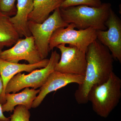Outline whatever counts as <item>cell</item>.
<instances>
[{
    "instance_id": "obj_14",
    "label": "cell",
    "mask_w": 121,
    "mask_h": 121,
    "mask_svg": "<svg viewBox=\"0 0 121 121\" xmlns=\"http://www.w3.org/2000/svg\"><path fill=\"white\" fill-rule=\"evenodd\" d=\"M64 0H33V9L29 15L28 21L41 23L50 14L60 7Z\"/></svg>"
},
{
    "instance_id": "obj_10",
    "label": "cell",
    "mask_w": 121,
    "mask_h": 121,
    "mask_svg": "<svg viewBox=\"0 0 121 121\" xmlns=\"http://www.w3.org/2000/svg\"><path fill=\"white\" fill-rule=\"evenodd\" d=\"M84 78L83 75L65 73L54 71L50 74L44 84L40 87V91L33 103L32 108H37L48 94L68 84L75 83L80 85L83 82Z\"/></svg>"
},
{
    "instance_id": "obj_2",
    "label": "cell",
    "mask_w": 121,
    "mask_h": 121,
    "mask_svg": "<svg viewBox=\"0 0 121 121\" xmlns=\"http://www.w3.org/2000/svg\"><path fill=\"white\" fill-rule=\"evenodd\" d=\"M111 9V4L105 2L99 7L79 5L60 8L59 10L64 22L68 24H73L78 30L92 28L96 30H106L105 23Z\"/></svg>"
},
{
    "instance_id": "obj_5",
    "label": "cell",
    "mask_w": 121,
    "mask_h": 121,
    "mask_svg": "<svg viewBox=\"0 0 121 121\" xmlns=\"http://www.w3.org/2000/svg\"><path fill=\"white\" fill-rule=\"evenodd\" d=\"M68 25L62 18L59 8L56 9L52 14L41 23L28 21L29 29L43 59L47 58L50 52L49 42L54 31Z\"/></svg>"
},
{
    "instance_id": "obj_12",
    "label": "cell",
    "mask_w": 121,
    "mask_h": 121,
    "mask_svg": "<svg viewBox=\"0 0 121 121\" xmlns=\"http://www.w3.org/2000/svg\"><path fill=\"white\" fill-rule=\"evenodd\" d=\"M40 91V89L35 90L26 87L20 93L5 94V102L2 104V111L4 112H12L15 107L19 105L25 106L28 109H30Z\"/></svg>"
},
{
    "instance_id": "obj_15",
    "label": "cell",
    "mask_w": 121,
    "mask_h": 121,
    "mask_svg": "<svg viewBox=\"0 0 121 121\" xmlns=\"http://www.w3.org/2000/svg\"><path fill=\"white\" fill-rule=\"evenodd\" d=\"M10 17L0 15V44L4 47L14 45L20 39V35L10 20Z\"/></svg>"
},
{
    "instance_id": "obj_7",
    "label": "cell",
    "mask_w": 121,
    "mask_h": 121,
    "mask_svg": "<svg viewBox=\"0 0 121 121\" xmlns=\"http://www.w3.org/2000/svg\"><path fill=\"white\" fill-rule=\"evenodd\" d=\"M56 48L60 51L61 56L55 71L84 76L87 64L86 53L72 45L66 47L65 44H60Z\"/></svg>"
},
{
    "instance_id": "obj_9",
    "label": "cell",
    "mask_w": 121,
    "mask_h": 121,
    "mask_svg": "<svg viewBox=\"0 0 121 121\" xmlns=\"http://www.w3.org/2000/svg\"><path fill=\"white\" fill-rule=\"evenodd\" d=\"M19 39L11 48L3 51L0 58L11 62L18 63L21 60L27 61L29 64H34L43 59L35 45L32 36Z\"/></svg>"
},
{
    "instance_id": "obj_18",
    "label": "cell",
    "mask_w": 121,
    "mask_h": 121,
    "mask_svg": "<svg viewBox=\"0 0 121 121\" xmlns=\"http://www.w3.org/2000/svg\"><path fill=\"white\" fill-rule=\"evenodd\" d=\"M16 0H0V11L3 14L10 17L16 14L17 10L15 7Z\"/></svg>"
},
{
    "instance_id": "obj_11",
    "label": "cell",
    "mask_w": 121,
    "mask_h": 121,
    "mask_svg": "<svg viewBox=\"0 0 121 121\" xmlns=\"http://www.w3.org/2000/svg\"><path fill=\"white\" fill-rule=\"evenodd\" d=\"M49 59L45 58L34 64H25L11 62L0 58V75L4 86V90L0 97V104L5 102V90L8 83L18 73L25 71L30 73L35 69L45 67L49 62Z\"/></svg>"
},
{
    "instance_id": "obj_8",
    "label": "cell",
    "mask_w": 121,
    "mask_h": 121,
    "mask_svg": "<svg viewBox=\"0 0 121 121\" xmlns=\"http://www.w3.org/2000/svg\"><path fill=\"white\" fill-rule=\"evenodd\" d=\"M106 30H97V39L109 49L114 59L121 63V21L112 9L105 23Z\"/></svg>"
},
{
    "instance_id": "obj_1",
    "label": "cell",
    "mask_w": 121,
    "mask_h": 121,
    "mask_svg": "<svg viewBox=\"0 0 121 121\" xmlns=\"http://www.w3.org/2000/svg\"><path fill=\"white\" fill-rule=\"evenodd\" d=\"M86 58V67L84 80L74 93L76 101L79 104L87 103L91 88L107 81L113 72L114 59L109 49L97 39L89 45Z\"/></svg>"
},
{
    "instance_id": "obj_17",
    "label": "cell",
    "mask_w": 121,
    "mask_h": 121,
    "mask_svg": "<svg viewBox=\"0 0 121 121\" xmlns=\"http://www.w3.org/2000/svg\"><path fill=\"white\" fill-rule=\"evenodd\" d=\"M102 4L101 0H64L60 8H65L79 5L99 7Z\"/></svg>"
},
{
    "instance_id": "obj_22",
    "label": "cell",
    "mask_w": 121,
    "mask_h": 121,
    "mask_svg": "<svg viewBox=\"0 0 121 121\" xmlns=\"http://www.w3.org/2000/svg\"><path fill=\"white\" fill-rule=\"evenodd\" d=\"M2 13L0 11V15H1V14H2Z\"/></svg>"
},
{
    "instance_id": "obj_19",
    "label": "cell",
    "mask_w": 121,
    "mask_h": 121,
    "mask_svg": "<svg viewBox=\"0 0 121 121\" xmlns=\"http://www.w3.org/2000/svg\"><path fill=\"white\" fill-rule=\"evenodd\" d=\"M2 104H0V121H9L10 120V117H7L4 114V112L2 111Z\"/></svg>"
},
{
    "instance_id": "obj_20",
    "label": "cell",
    "mask_w": 121,
    "mask_h": 121,
    "mask_svg": "<svg viewBox=\"0 0 121 121\" xmlns=\"http://www.w3.org/2000/svg\"><path fill=\"white\" fill-rule=\"evenodd\" d=\"M4 90V86H3V82L1 76L0 75V97L2 95Z\"/></svg>"
},
{
    "instance_id": "obj_21",
    "label": "cell",
    "mask_w": 121,
    "mask_h": 121,
    "mask_svg": "<svg viewBox=\"0 0 121 121\" xmlns=\"http://www.w3.org/2000/svg\"><path fill=\"white\" fill-rule=\"evenodd\" d=\"M4 47V45L0 44V54L2 51V50H3Z\"/></svg>"
},
{
    "instance_id": "obj_13",
    "label": "cell",
    "mask_w": 121,
    "mask_h": 121,
    "mask_svg": "<svg viewBox=\"0 0 121 121\" xmlns=\"http://www.w3.org/2000/svg\"><path fill=\"white\" fill-rule=\"evenodd\" d=\"M16 13L10 17L11 22L19 35L20 37L31 35L28 25L29 15L33 9V0H17Z\"/></svg>"
},
{
    "instance_id": "obj_3",
    "label": "cell",
    "mask_w": 121,
    "mask_h": 121,
    "mask_svg": "<svg viewBox=\"0 0 121 121\" xmlns=\"http://www.w3.org/2000/svg\"><path fill=\"white\" fill-rule=\"evenodd\" d=\"M121 98V79L113 72L105 82L95 85L88 93V101L98 115L106 118L117 106Z\"/></svg>"
},
{
    "instance_id": "obj_16",
    "label": "cell",
    "mask_w": 121,
    "mask_h": 121,
    "mask_svg": "<svg viewBox=\"0 0 121 121\" xmlns=\"http://www.w3.org/2000/svg\"><path fill=\"white\" fill-rule=\"evenodd\" d=\"M31 114L29 110L25 106H17L10 117L9 121H30Z\"/></svg>"
},
{
    "instance_id": "obj_23",
    "label": "cell",
    "mask_w": 121,
    "mask_h": 121,
    "mask_svg": "<svg viewBox=\"0 0 121 121\" xmlns=\"http://www.w3.org/2000/svg\"></svg>"
},
{
    "instance_id": "obj_4",
    "label": "cell",
    "mask_w": 121,
    "mask_h": 121,
    "mask_svg": "<svg viewBox=\"0 0 121 121\" xmlns=\"http://www.w3.org/2000/svg\"><path fill=\"white\" fill-rule=\"evenodd\" d=\"M60 54L56 51L52 52L48 64L45 67L35 69L28 74L18 73L9 80L5 90L7 93H16L26 87L36 90L44 84L60 60Z\"/></svg>"
},
{
    "instance_id": "obj_6",
    "label": "cell",
    "mask_w": 121,
    "mask_h": 121,
    "mask_svg": "<svg viewBox=\"0 0 121 121\" xmlns=\"http://www.w3.org/2000/svg\"><path fill=\"white\" fill-rule=\"evenodd\" d=\"M73 23L54 31L49 42L50 51L60 44H69L85 53L91 43L97 39V31L92 28L84 30H75Z\"/></svg>"
}]
</instances>
